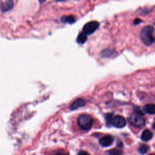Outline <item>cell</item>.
<instances>
[{
    "label": "cell",
    "mask_w": 155,
    "mask_h": 155,
    "mask_svg": "<svg viewBox=\"0 0 155 155\" xmlns=\"http://www.w3.org/2000/svg\"><path fill=\"white\" fill-rule=\"evenodd\" d=\"M113 137L111 136L107 135L102 137L99 140V144L104 147H107L110 146L113 142Z\"/></svg>",
    "instance_id": "8992f818"
},
{
    "label": "cell",
    "mask_w": 155,
    "mask_h": 155,
    "mask_svg": "<svg viewBox=\"0 0 155 155\" xmlns=\"http://www.w3.org/2000/svg\"><path fill=\"white\" fill-rule=\"evenodd\" d=\"M111 123L115 127L121 128L125 126L126 120L123 116L117 115L113 119Z\"/></svg>",
    "instance_id": "5b68a950"
},
{
    "label": "cell",
    "mask_w": 155,
    "mask_h": 155,
    "mask_svg": "<svg viewBox=\"0 0 155 155\" xmlns=\"http://www.w3.org/2000/svg\"><path fill=\"white\" fill-rule=\"evenodd\" d=\"M109 154L110 155H121L122 154V151L117 149V148H115L109 151Z\"/></svg>",
    "instance_id": "5bb4252c"
},
{
    "label": "cell",
    "mask_w": 155,
    "mask_h": 155,
    "mask_svg": "<svg viewBox=\"0 0 155 155\" xmlns=\"http://www.w3.org/2000/svg\"><path fill=\"white\" fill-rule=\"evenodd\" d=\"M141 22H142V20H140V19H139V18H136V19L134 20L133 23H134V25H137V24H139V23H141Z\"/></svg>",
    "instance_id": "2e32d148"
},
{
    "label": "cell",
    "mask_w": 155,
    "mask_h": 155,
    "mask_svg": "<svg viewBox=\"0 0 155 155\" xmlns=\"http://www.w3.org/2000/svg\"><path fill=\"white\" fill-rule=\"evenodd\" d=\"M77 155H90L89 154V153H87V151H81L78 153V154Z\"/></svg>",
    "instance_id": "9a60e30c"
},
{
    "label": "cell",
    "mask_w": 155,
    "mask_h": 155,
    "mask_svg": "<svg viewBox=\"0 0 155 155\" xmlns=\"http://www.w3.org/2000/svg\"><path fill=\"white\" fill-rule=\"evenodd\" d=\"M99 23L97 21H90L86 23L82 29V32L87 36L93 34L99 27Z\"/></svg>",
    "instance_id": "277c9868"
},
{
    "label": "cell",
    "mask_w": 155,
    "mask_h": 155,
    "mask_svg": "<svg viewBox=\"0 0 155 155\" xmlns=\"http://www.w3.org/2000/svg\"><path fill=\"white\" fill-rule=\"evenodd\" d=\"M77 123L81 129L88 130L92 127L93 119L91 116L87 114H83L78 118Z\"/></svg>",
    "instance_id": "7a4b0ae2"
},
{
    "label": "cell",
    "mask_w": 155,
    "mask_h": 155,
    "mask_svg": "<svg viewBox=\"0 0 155 155\" xmlns=\"http://www.w3.org/2000/svg\"><path fill=\"white\" fill-rule=\"evenodd\" d=\"M87 40V36L83 32H81L77 37L76 41L79 44H84Z\"/></svg>",
    "instance_id": "7c38bea8"
},
{
    "label": "cell",
    "mask_w": 155,
    "mask_h": 155,
    "mask_svg": "<svg viewBox=\"0 0 155 155\" xmlns=\"http://www.w3.org/2000/svg\"><path fill=\"white\" fill-rule=\"evenodd\" d=\"M149 150V147L147 146V145H141L139 148H138V151L139 153H140V154H145Z\"/></svg>",
    "instance_id": "4fadbf2b"
},
{
    "label": "cell",
    "mask_w": 155,
    "mask_h": 155,
    "mask_svg": "<svg viewBox=\"0 0 155 155\" xmlns=\"http://www.w3.org/2000/svg\"><path fill=\"white\" fill-rule=\"evenodd\" d=\"M152 137H153V133L148 129L145 130L141 134V139L145 142L150 140V139H151Z\"/></svg>",
    "instance_id": "9c48e42d"
},
{
    "label": "cell",
    "mask_w": 155,
    "mask_h": 155,
    "mask_svg": "<svg viewBox=\"0 0 155 155\" xmlns=\"http://www.w3.org/2000/svg\"><path fill=\"white\" fill-rule=\"evenodd\" d=\"M61 21L64 23L73 24L76 22V18L72 15H64L61 18Z\"/></svg>",
    "instance_id": "30bf717a"
},
{
    "label": "cell",
    "mask_w": 155,
    "mask_h": 155,
    "mask_svg": "<svg viewBox=\"0 0 155 155\" xmlns=\"http://www.w3.org/2000/svg\"><path fill=\"white\" fill-rule=\"evenodd\" d=\"M144 111L149 115H153L155 113V106L153 104H148L144 105Z\"/></svg>",
    "instance_id": "8fae6325"
},
{
    "label": "cell",
    "mask_w": 155,
    "mask_h": 155,
    "mask_svg": "<svg viewBox=\"0 0 155 155\" xmlns=\"http://www.w3.org/2000/svg\"><path fill=\"white\" fill-rule=\"evenodd\" d=\"M150 155H154V154H150Z\"/></svg>",
    "instance_id": "ac0fdd59"
},
{
    "label": "cell",
    "mask_w": 155,
    "mask_h": 155,
    "mask_svg": "<svg viewBox=\"0 0 155 155\" xmlns=\"http://www.w3.org/2000/svg\"><path fill=\"white\" fill-rule=\"evenodd\" d=\"M130 124L135 127H142L145 124V119L143 113L134 112L128 117Z\"/></svg>",
    "instance_id": "3957f363"
},
{
    "label": "cell",
    "mask_w": 155,
    "mask_h": 155,
    "mask_svg": "<svg viewBox=\"0 0 155 155\" xmlns=\"http://www.w3.org/2000/svg\"><path fill=\"white\" fill-rule=\"evenodd\" d=\"M86 105V102L82 98H79L75 100L70 106V108L72 110H76L79 108L83 107Z\"/></svg>",
    "instance_id": "52a82bcc"
},
{
    "label": "cell",
    "mask_w": 155,
    "mask_h": 155,
    "mask_svg": "<svg viewBox=\"0 0 155 155\" xmlns=\"http://www.w3.org/2000/svg\"><path fill=\"white\" fill-rule=\"evenodd\" d=\"M154 29L151 26H147L143 28L140 32V39L146 46L151 45L154 41V38L153 37Z\"/></svg>",
    "instance_id": "6da1fadb"
},
{
    "label": "cell",
    "mask_w": 155,
    "mask_h": 155,
    "mask_svg": "<svg viewBox=\"0 0 155 155\" xmlns=\"http://www.w3.org/2000/svg\"><path fill=\"white\" fill-rule=\"evenodd\" d=\"M54 155H68L67 154H63V153H58V154H56Z\"/></svg>",
    "instance_id": "e0dca14e"
},
{
    "label": "cell",
    "mask_w": 155,
    "mask_h": 155,
    "mask_svg": "<svg viewBox=\"0 0 155 155\" xmlns=\"http://www.w3.org/2000/svg\"><path fill=\"white\" fill-rule=\"evenodd\" d=\"M14 7V3L12 1H8L1 3L0 9L3 12H6L11 10Z\"/></svg>",
    "instance_id": "ba28073f"
}]
</instances>
